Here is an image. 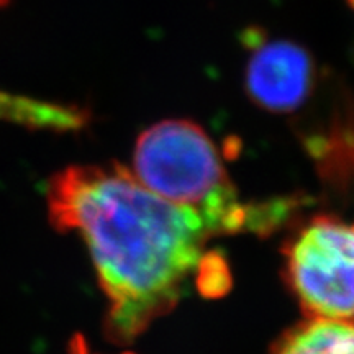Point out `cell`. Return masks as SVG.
<instances>
[{
    "instance_id": "obj_8",
    "label": "cell",
    "mask_w": 354,
    "mask_h": 354,
    "mask_svg": "<svg viewBox=\"0 0 354 354\" xmlns=\"http://www.w3.org/2000/svg\"><path fill=\"white\" fill-rule=\"evenodd\" d=\"M8 2H10V0H0V8H2V7H6Z\"/></svg>"
},
{
    "instance_id": "obj_7",
    "label": "cell",
    "mask_w": 354,
    "mask_h": 354,
    "mask_svg": "<svg viewBox=\"0 0 354 354\" xmlns=\"http://www.w3.org/2000/svg\"><path fill=\"white\" fill-rule=\"evenodd\" d=\"M69 354H97V353H94L91 348H88L87 342L81 335H76L69 343ZM125 354H131V353H125Z\"/></svg>"
},
{
    "instance_id": "obj_3",
    "label": "cell",
    "mask_w": 354,
    "mask_h": 354,
    "mask_svg": "<svg viewBox=\"0 0 354 354\" xmlns=\"http://www.w3.org/2000/svg\"><path fill=\"white\" fill-rule=\"evenodd\" d=\"M286 277L307 317L354 318V223L315 216L290 238Z\"/></svg>"
},
{
    "instance_id": "obj_6",
    "label": "cell",
    "mask_w": 354,
    "mask_h": 354,
    "mask_svg": "<svg viewBox=\"0 0 354 354\" xmlns=\"http://www.w3.org/2000/svg\"><path fill=\"white\" fill-rule=\"evenodd\" d=\"M88 120V113L76 105L55 104L0 91V122H10L33 130H77Z\"/></svg>"
},
{
    "instance_id": "obj_5",
    "label": "cell",
    "mask_w": 354,
    "mask_h": 354,
    "mask_svg": "<svg viewBox=\"0 0 354 354\" xmlns=\"http://www.w3.org/2000/svg\"><path fill=\"white\" fill-rule=\"evenodd\" d=\"M271 354H354V320L308 317L287 330Z\"/></svg>"
},
{
    "instance_id": "obj_1",
    "label": "cell",
    "mask_w": 354,
    "mask_h": 354,
    "mask_svg": "<svg viewBox=\"0 0 354 354\" xmlns=\"http://www.w3.org/2000/svg\"><path fill=\"white\" fill-rule=\"evenodd\" d=\"M46 201L53 227L76 232L88 248L115 343L169 313L209 259L203 248L214 233L205 221L120 165L66 167L53 176Z\"/></svg>"
},
{
    "instance_id": "obj_4",
    "label": "cell",
    "mask_w": 354,
    "mask_h": 354,
    "mask_svg": "<svg viewBox=\"0 0 354 354\" xmlns=\"http://www.w3.org/2000/svg\"><path fill=\"white\" fill-rule=\"evenodd\" d=\"M248 48L245 88L253 104L274 113H290L307 102L317 82V64L304 44L272 38L261 28L243 35Z\"/></svg>"
},
{
    "instance_id": "obj_9",
    "label": "cell",
    "mask_w": 354,
    "mask_h": 354,
    "mask_svg": "<svg viewBox=\"0 0 354 354\" xmlns=\"http://www.w3.org/2000/svg\"><path fill=\"white\" fill-rule=\"evenodd\" d=\"M346 2H348V6H349V7H351V8H353V10H354V0H346Z\"/></svg>"
},
{
    "instance_id": "obj_2",
    "label": "cell",
    "mask_w": 354,
    "mask_h": 354,
    "mask_svg": "<svg viewBox=\"0 0 354 354\" xmlns=\"http://www.w3.org/2000/svg\"><path fill=\"white\" fill-rule=\"evenodd\" d=\"M133 174L158 196L194 210L214 234L266 232L290 210L289 202L243 203L220 153L190 120H162L136 141Z\"/></svg>"
}]
</instances>
